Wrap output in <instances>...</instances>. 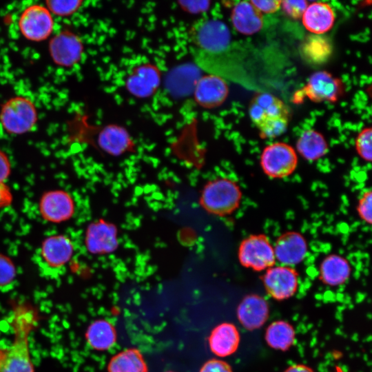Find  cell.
Masks as SVG:
<instances>
[{
	"label": "cell",
	"instance_id": "cell-34",
	"mask_svg": "<svg viewBox=\"0 0 372 372\" xmlns=\"http://www.w3.org/2000/svg\"><path fill=\"white\" fill-rule=\"evenodd\" d=\"M200 372H233L230 365L226 362L211 359L206 362L201 367Z\"/></svg>",
	"mask_w": 372,
	"mask_h": 372
},
{
	"label": "cell",
	"instance_id": "cell-24",
	"mask_svg": "<svg viewBox=\"0 0 372 372\" xmlns=\"http://www.w3.org/2000/svg\"><path fill=\"white\" fill-rule=\"evenodd\" d=\"M85 338L92 349L105 351L114 344L116 333L114 327L109 321L100 319L94 321L88 327Z\"/></svg>",
	"mask_w": 372,
	"mask_h": 372
},
{
	"label": "cell",
	"instance_id": "cell-13",
	"mask_svg": "<svg viewBox=\"0 0 372 372\" xmlns=\"http://www.w3.org/2000/svg\"><path fill=\"white\" fill-rule=\"evenodd\" d=\"M303 91L313 102H335L342 94L343 85L339 79L328 72L319 71L309 77Z\"/></svg>",
	"mask_w": 372,
	"mask_h": 372
},
{
	"label": "cell",
	"instance_id": "cell-9",
	"mask_svg": "<svg viewBox=\"0 0 372 372\" xmlns=\"http://www.w3.org/2000/svg\"><path fill=\"white\" fill-rule=\"evenodd\" d=\"M81 38L70 30H62L54 34L48 43V52L52 61L62 68L76 65L83 54Z\"/></svg>",
	"mask_w": 372,
	"mask_h": 372
},
{
	"label": "cell",
	"instance_id": "cell-22",
	"mask_svg": "<svg viewBox=\"0 0 372 372\" xmlns=\"http://www.w3.org/2000/svg\"><path fill=\"white\" fill-rule=\"evenodd\" d=\"M231 20L234 28L246 35L258 32L263 25L262 13L247 1H240L234 6Z\"/></svg>",
	"mask_w": 372,
	"mask_h": 372
},
{
	"label": "cell",
	"instance_id": "cell-18",
	"mask_svg": "<svg viewBox=\"0 0 372 372\" xmlns=\"http://www.w3.org/2000/svg\"><path fill=\"white\" fill-rule=\"evenodd\" d=\"M160 83V73L151 64H143L134 68L127 76L126 87L129 92L138 97L152 94Z\"/></svg>",
	"mask_w": 372,
	"mask_h": 372
},
{
	"label": "cell",
	"instance_id": "cell-30",
	"mask_svg": "<svg viewBox=\"0 0 372 372\" xmlns=\"http://www.w3.org/2000/svg\"><path fill=\"white\" fill-rule=\"evenodd\" d=\"M371 127L363 129L355 139V149L359 156L364 161L370 162L371 153Z\"/></svg>",
	"mask_w": 372,
	"mask_h": 372
},
{
	"label": "cell",
	"instance_id": "cell-26",
	"mask_svg": "<svg viewBox=\"0 0 372 372\" xmlns=\"http://www.w3.org/2000/svg\"><path fill=\"white\" fill-rule=\"evenodd\" d=\"M265 338L269 347L285 351L293 344L296 333L291 324L284 320H277L268 326Z\"/></svg>",
	"mask_w": 372,
	"mask_h": 372
},
{
	"label": "cell",
	"instance_id": "cell-31",
	"mask_svg": "<svg viewBox=\"0 0 372 372\" xmlns=\"http://www.w3.org/2000/svg\"><path fill=\"white\" fill-rule=\"evenodd\" d=\"M16 277V269L10 258L0 254V287L10 285Z\"/></svg>",
	"mask_w": 372,
	"mask_h": 372
},
{
	"label": "cell",
	"instance_id": "cell-5",
	"mask_svg": "<svg viewBox=\"0 0 372 372\" xmlns=\"http://www.w3.org/2000/svg\"><path fill=\"white\" fill-rule=\"evenodd\" d=\"M190 39L196 50L218 54L231 47V34L227 26L217 19H203L196 23L190 30Z\"/></svg>",
	"mask_w": 372,
	"mask_h": 372
},
{
	"label": "cell",
	"instance_id": "cell-32",
	"mask_svg": "<svg viewBox=\"0 0 372 372\" xmlns=\"http://www.w3.org/2000/svg\"><path fill=\"white\" fill-rule=\"evenodd\" d=\"M307 6V2L303 0H285L281 1L280 7L288 17L298 19L302 18Z\"/></svg>",
	"mask_w": 372,
	"mask_h": 372
},
{
	"label": "cell",
	"instance_id": "cell-41",
	"mask_svg": "<svg viewBox=\"0 0 372 372\" xmlns=\"http://www.w3.org/2000/svg\"><path fill=\"white\" fill-rule=\"evenodd\" d=\"M335 372H346V371H343L340 366H336Z\"/></svg>",
	"mask_w": 372,
	"mask_h": 372
},
{
	"label": "cell",
	"instance_id": "cell-33",
	"mask_svg": "<svg viewBox=\"0 0 372 372\" xmlns=\"http://www.w3.org/2000/svg\"><path fill=\"white\" fill-rule=\"evenodd\" d=\"M371 191H366L360 197L357 206L358 215L366 223H371Z\"/></svg>",
	"mask_w": 372,
	"mask_h": 372
},
{
	"label": "cell",
	"instance_id": "cell-38",
	"mask_svg": "<svg viewBox=\"0 0 372 372\" xmlns=\"http://www.w3.org/2000/svg\"><path fill=\"white\" fill-rule=\"evenodd\" d=\"M12 201V195L10 188L5 184H0V208L10 205Z\"/></svg>",
	"mask_w": 372,
	"mask_h": 372
},
{
	"label": "cell",
	"instance_id": "cell-2",
	"mask_svg": "<svg viewBox=\"0 0 372 372\" xmlns=\"http://www.w3.org/2000/svg\"><path fill=\"white\" fill-rule=\"evenodd\" d=\"M249 113L262 138L278 136L287 128L288 107L282 101L269 93L256 94L251 101Z\"/></svg>",
	"mask_w": 372,
	"mask_h": 372
},
{
	"label": "cell",
	"instance_id": "cell-29",
	"mask_svg": "<svg viewBox=\"0 0 372 372\" xmlns=\"http://www.w3.org/2000/svg\"><path fill=\"white\" fill-rule=\"evenodd\" d=\"M82 3V1L48 0L45 1V6L52 15L65 17L76 12Z\"/></svg>",
	"mask_w": 372,
	"mask_h": 372
},
{
	"label": "cell",
	"instance_id": "cell-14",
	"mask_svg": "<svg viewBox=\"0 0 372 372\" xmlns=\"http://www.w3.org/2000/svg\"><path fill=\"white\" fill-rule=\"evenodd\" d=\"M273 247L276 260L291 267L300 263L307 253V243L297 231H287L280 236Z\"/></svg>",
	"mask_w": 372,
	"mask_h": 372
},
{
	"label": "cell",
	"instance_id": "cell-16",
	"mask_svg": "<svg viewBox=\"0 0 372 372\" xmlns=\"http://www.w3.org/2000/svg\"><path fill=\"white\" fill-rule=\"evenodd\" d=\"M269 316V305L262 296L250 294L245 296L237 308V317L242 326L253 331L261 327Z\"/></svg>",
	"mask_w": 372,
	"mask_h": 372
},
{
	"label": "cell",
	"instance_id": "cell-6",
	"mask_svg": "<svg viewBox=\"0 0 372 372\" xmlns=\"http://www.w3.org/2000/svg\"><path fill=\"white\" fill-rule=\"evenodd\" d=\"M238 257L243 267L256 271L267 270L276 262L273 247L263 234L245 238L238 247Z\"/></svg>",
	"mask_w": 372,
	"mask_h": 372
},
{
	"label": "cell",
	"instance_id": "cell-21",
	"mask_svg": "<svg viewBox=\"0 0 372 372\" xmlns=\"http://www.w3.org/2000/svg\"><path fill=\"white\" fill-rule=\"evenodd\" d=\"M335 13L331 6L324 2H313L307 6L302 17L304 28L313 34H323L331 29Z\"/></svg>",
	"mask_w": 372,
	"mask_h": 372
},
{
	"label": "cell",
	"instance_id": "cell-11",
	"mask_svg": "<svg viewBox=\"0 0 372 372\" xmlns=\"http://www.w3.org/2000/svg\"><path fill=\"white\" fill-rule=\"evenodd\" d=\"M262 282L271 298L277 300H286L293 296L297 291L298 273L291 267L273 265L266 270Z\"/></svg>",
	"mask_w": 372,
	"mask_h": 372
},
{
	"label": "cell",
	"instance_id": "cell-27",
	"mask_svg": "<svg viewBox=\"0 0 372 372\" xmlns=\"http://www.w3.org/2000/svg\"><path fill=\"white\" fill-rule=\"evenodd\" d=\"M108 372H147L146 362L136 349H128L112 358L107 366Z\"/></svg>",
	"mask_w": 372,
	"mask_h": 372
},
{
	"label": "cell",
	"instance_id": "cell-39",
	"mask_svg": "<svg viewBox=\"0 0 372 372\" xmlns=\"http://www.w3.org/2000/svg\"><path fill=\"white\" fill-rule=\"evenodd\" d=\"M284 372H314L312 369L304 364H294L288 367Z\"/></svg>",
	"mask_w": 372,
	"mask_h": 372
},
{
	"label": "cell",
	"instance_id": "cell-15",
	"mask_svg": "<svg viewBox=\"0 0 372 372\" xmlns=\"http://www.w3.org/2000/svg\"><path fill=\"white\" fill-rule=\"evenodd\" d=\"M194 94L196 101L200 106L208 109L214 108L226 100L229 87L223 77L208 74L198 80Z\"/></svg>",
	"mask_w": 372,
	"mask_h": 372
},
{
	"label": "cell",
	"instance_id": "cell-4",
	"mask_svg": "<svg viewBox=\"0 0 372 372\" xmlns=\"http://www.w3.org/2000/svg\"><path fill=\"white\" fill-rule=\"evenodd\" d=\"M37 121V107L26 96L10 98L0 110V123L3 130L10 134L20 135L32 131Z\"/></svg>",
	"mask_w": 372,
	"mask_h": 372
},
{
	"label": "cell",
	"instance_id": "cell-1",
	"mask_svg": "<svg viewBox=\"0 0 372 372\" xmlns=\"http://www.w3.org/2000/svg\"><path fill=\"white\" fill-rule=\"evenodd\" d=\"M34 309L21 304L15 307L12 318L13 341L5 350L0 372H34L29 350V335L37 321Z\"/></svg>",
	"mask_w": 372,
	"mask_h": 372
},
{
	"label": "cell",
	"instance_id": "cell-7",
	"mask_svg": "<svg viewBox=\"0 0 372 372\" xmlns=\"http://www.w3.org/2000/svg\"><path fill=\"white\" fill-rule=\"evenodd\" d=\"M298 165V156L293 147L283 142L266 146L260 156V165L265 174L272 178L291 175Z\"/></svg>",
	"mask_w": 372,
	"mask_h": 372
},
{
	"label": "cell",
	"instance_id": "cell-35",
	"mask_svg": "<svg viewBox=\"0 0 372 372\" xmlns=\"http://www.w3.org/2000/svg\"><path fill=\"white\" fill-rule=\"evenodd\" d=\"M250 2L261 13L268 14L276 12L280 8L281 5V1L278 0H255Z\"/></svg>",
	"mask_w": 372,
	"mask_h": 372
},
{
	"label": "cell",
	"instance_id": "cell-42",
	"mask_svg": "<svg viewBox=\"0 0 372 372\" xmlns=\"http://www.w3.org/2000/svg\"><path fill=\"white\" fill-rule=\"evenodd\" d=\"M166 372H174V371H166Z\"/></svg>",
	"mask_w": 372,
	"mask_h": 372
},
{
	"label": "cell",
	"instance_id": "cell-37",
	"mask_svg": "<svg viewBox=\"0 0 372 372\" xmlns=\"http://www.w3.org/2000/svg\"><path fill=\"white\" fill-rule=\"evenodd\" d=\"M11 167L6 154L0 149V184L4 183L10 174Z\"/></svg>",
	"mask_w": 372,
	"mask_h": 372
},
{
	"label": "cell",
	"instance_id": "cell-17",
	"mask_svg": "<svg viewBox=\"0 0 372 372\" xmlns=\"http://www.w3.org/2000/svg\"><path fill=\"white\" fill-rule=\"evenodd\" d=\"M74 252L72 240L64 235H54L45 238L41 247L40 255L48 267L57 269L65 266Z\"/></svg>",
	"mask_w": 372,
	"mask_h": 372
},
{
	"label": "cell",
	"instance_id": "cell-3",
	"mask_svg": "<svg viewBox=\"0 0 372 372\" xmlns=\"http://www.w3.org/2000/svg\"><path fill=\"white\" fill-rule=\"evenodd\" d=\"M242 192L238 185L228 178H216L203 187L199 204L208 214L225 216L239 207Z\"/></svg>",
	"mask_w": 372,
	"mask_h": 372
},
{
	"label": "cell",
	"instance_id": "cell-40",
	"mask_svg": "<svg viewBox=\"0 0 372 372\" xmlns=\"http://www.w3.org/2000/svg\"><path fill=\"white\" fill-rule=\"evenodd\" d=\"M4 352H5V350H2L0 349V366H1V362L3 360Z\"/></svg>",
	"mask_w": 372,
	"mask_h": 372
},
{
	"label": "cell",
	"instance_id": "cell-20",
	"mask_svg": "<svg viewBox=\"0 0 372 372\" xmlns=\"http://www.w3.org/2000/svg\"><path fill=\"white\" fill-rule=\"evenodd\" d=\"M208 342L212 353L220 358L227 357L238 349L240 334L234 324L223 322L214 328Z\"/></svg>",
	"mask_w": 372,
	"mask_h": 372
},
{
	"label": "cell",
	"instance_id": "cell-23",
	"mask_svg": "<svg viewBox=\"0 0 372 372\" xmlns=\"http://www.w3.org/2000/svg\"><path fill=\"white\" fill-rule=\"evenodd\" d=\"M349 261L342 256L333 254L325 257L320 266L321 281L331 287L344 283L351 275Z\"/></svg>",
	"mask_w": 372,
	"mask_h": 372
},
{
	"label": "cell",
	"instance_id": "cell-25",
	"mask_svg": "<svg viewBox=\"0 0 372 372\" xmlns=\"http://www.w3.org/2000/svg\"><path fill=\"white\" fill-rule=\"evenodd\" d=\"M298 153L309 161H316L328 151V145L322 134L313 130L302 133L296 143Z\"/></svg>",
	"mask_w": 372,
	"mask_h": 372
},
{
	"label": "cell",
	"instance_id": "cell-8",
	"mask_svg": "<svg viewBox=\"0 0 372 372\" xmlns=\"http://www.w3.org/2000/svg\"><path fill=\"white\" fill-rule=\"evenodd\" d=\"M18 26L21 34L27 40L41 42L51 37L54 21L45 6L34 4L27 7L21 12Z\"/></svg>",
	"mask_w": 372,
	"mask_h": 372
},
{
	"label": "cell",
	"instance_id": "cell-19",
	"mask_svg": "<svg viewBox=\"0 0 372 372\" xmlns=\"http://www.w3.org/2000/svg\"><path fill=\"white\" fill-rule=\"evenodd\" d=\"M96 143L101 150L114 156H121L134 147L128 132L116 125L103 127L98 133Z\"/></svg>",
	"mask_w": 372,
	"mask_h": 372
},
{
	"label": "cell",
	"instance_id": "cell-10",
	"mask_svg": "<svg viewBox=\"0 0 372 372\" xmlns=\"http://www.w3.org/2000/svg\"><path fill=\"white\" fill-rule=\"evenodd\" d=\"M85 245L87 250L94 255L115 252L119 247L117 226L104 219L91 223L86 229Z\"/></svg>",
	"mask_w": 372,
	"mask_h": 372
},
{
	"label": "cell",
	"instance_id": "cell-12",
	"mask_svg": "<svg viewBox=\"0 0 372 372\" xmlns=\"http://www.w3.org/2000/svg\"><path fill=\"white\" fill-rule=\"evenodd\" d=\"M75 210L74 201L70 194L63 190L45 192L39 202V211L43 218L59 223L70 219Z\"/></svg>",
	"mask_w": 372,
	"mask_h": 372
},
{
	"label": "cell",
	"instance_id": "cell-36",
	"mask_svg": "<svg viewBox=\"0 0 372 372\" xmlns=\"http://www.w3.org/2000/svg\"><path fill=\"white\" fill-rule=\"evenodd\" d=\"M180 4L184 9L191 13H199L207 10L210 2L208 1H180Z\"/></svg>",
	"mask_w": 372,
	"mask_h": 372
},
{
	"label": "cell",
	"instance_id": "cell-28",
	"mask_svg": "<svg viewBox=\"0 0 372 372\" xmlns=\"http://www.w3.org/2000/svg\"><path fill=\"white\" fill-rule=\"evenodd\" d=\"M300 52L306 61L320 64L331 56L332 46L329 40L321 34H311L305 38L301 45Z\"/></svg>",
	"mask_w": 372,
	"mask_h": 372
}]
</instances>
